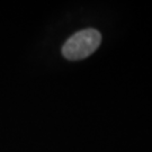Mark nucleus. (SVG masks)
Returning a JSON list of instances; mask_svg holds the SVG:
<instances>
[{"instance_id": "obj_1", "label": "nucleus", "mask_w": 152, "mask_h": 152, "mask_svg": "<svg viewBox=\"0 0 152 152\" xmlns=\"http://www.w3.org/2000/svg\"><path fill=\"white\" fill-rule=\"evenodd\" d=\"M102 34L97 29L87 28L73 34L62 48V54L70 61L86 59L99 48Z\"/></svg>"}]
</instances>
